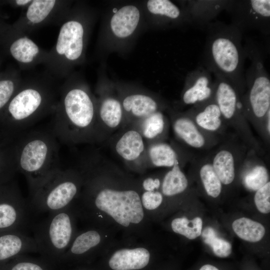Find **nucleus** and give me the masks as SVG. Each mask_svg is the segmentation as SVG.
Masks as SVG:
<instances>
[{"label": "nucleus", "mask_w": 270, "mask_h": 270, "mask_svg": "<svg viewBox=\"0 0 270 270\" xmlns=\"http://www.w3.org/2000/svg\"><path fill=\"white\" fill-rule=\"evenodd\" d=\"M56 0H34L28 6L26 17L33 23H39L44 20L54 7Z\"/></svg>", "instance_id": "35"}, {"label": "nucleus", "mask_w": 270, "mask_h": 270, "mask_svg": "<svg viewBox=\"0 0 270 270\" xmlns=\"http://www.w3.org/2000/svg\"><path fill=\"white\" fill-rule=\"evenodd\" d=\"M164 197L160 190L152 192H142L140 200L142 208L148 216L150 212L158 208L162 204Z\"/></svg>", "instance_id": "36"}, {"label": "nucleus", "mask_w": 270, "mask_h": 270, "mask_svg": "<svg viewBox=\"0 0 270 270\" xmlns=\"http://www.w3.org/2000/svg\"><path fill=\"white\" fill-rule=\"evenodd\" d=\"M84 30L81 22L70 20L62 26L58 36L56 50L70 60H78L84 49Z\"/></svg>", "instance_id": "25"}, {"label": "nucleus", "mask_w": 270, "mask_h": 270, "mask_svg": "<svg viewBox=\"0 0 270 270\" xmlns=\"http://www.w3.org/2000/svg\"><path fill=\"white\" fill-rule=\"evenodd\" d=\"M212 74L202 65L190 72L186 78L180 104L193 106L212 98L214 90Z\"/></svg>", "instance_id": "21"}, {"label": "nucleus", "mask_w": 270, "mask_h": 270, "mask_svg": "<svg viewBox=\"0 0 270 270\" xmlns=\"http://www.w3.org/2000/svg\"><path fill=\"white\" fill-rule=\"evenodd\" d=\"M146 144L148 167L171 168L176 164L182 167L196 155L179 144L162 141Z\"/></svg>", "instance_id": "22"}, {"label": "nucleus", "mask_w": 270, "mask_h": 270, "mask_svg": "<svg viewBox=\"0 0 270 270\" xmlns=\"http://www.w3.org/2000/svg\"><path fill=\"white\" fill-rule=\"evenodd\" d=\"M270 182L256 191L254 196L255 205L258 211L262 214L270 212Z\"/></svg>", "instance_id": "37"}, {"label": "nucleus", "mask_w": 270, "mask_h": 270, "mask_svg": "<svg viewBox=\"0 0 270 270\" xmlns=\"http://www.w3.org/2000/svg\"><path fill=\"white\" fill-rule=\"evenodd\" d=\"M232 228L240 238L250 242L260 241L265 234V228L261 224L246 218L236 220Z\"/></svg>", "instance_id": "31"}, {"label": "nucleus", "mask_w": 270, "mask_h": 270, "mask_svg": "<svg viewBox=\"0 0 270 270\" xmlns=\"http://www.w3.org/2000/svg\"><path fill=\"white\" fill-rule=\"evenodd\" d=\"M96 100V116L100 142L125 125L124 114L115 84L106 78Z\"/></svg>", "instance_id": "17"}, {"label": "nucleus", "mask_w": 270, "mask_h": 270, "mask_svg": "<svg viewBox=\"0 0 270 270\" xmlns=\"http://www.w3.org/2000/svg\"><path fill=\"white\" fill-rule=\"evenodd\" d=\"M38 90L27 88L12 98L8 106L10 124L14 131L22 132L39 118L44 98Z\"/></svg>", "instance_id": "18"}, {"label": "nucleus", "mask_w": 270, "mask_h": 270, "mask_svg": "<svg viewBox=\"0 0 270 270\" xmlns=\"http://www.w3.org/2000/svg\"><path fill=\"white\" fill-rule=\"evenodd\" d=\"M14 90L13 82L10 80L0 81V110L9 101Z\"/></svg>", "instance_id": "38"}, {"label": "nucleus", "mask_w": 270, "mask_h": 270, "mask_svg": "<svg viewBox=\"0 0 270 270\" xmlns=\"http://www.w3.org/2000/svg\"><path fill=\"white\" fill-rule=\"evenodd\" d=\"M80 194L72 205L88 226L118 230L126 238L147 236L148 216L140 200L139 180L98 153L83 158Z\"/></svg>", "instance_id": "1"}, {"label": "nucleus", "mask_w": 270, "mask_h": 270, "mask_svg": "<svg viewBox=\"0 0 270 270\" xmlns=\"http://www.w3.org/2000/svg\"><path fill=\"white\" fill-rule=\"evenodd\" d=\"M58 139L52 130L20 132L14 144L17 170L25 176L30 196L61 168Z\"/></svg>", "instance_id": "3"}, {"label": "nucleus", "mask_w": 270, "mask_h": 270, "mask_svg": "<svg viewBox=\"0 0 270 270\" xmlns=\"http://www.w3.org/2000/svg\"><path fill=\"white\" fill-rule=\"evenodd\" d=\"M10 52L17 60L28 63L32 61L38 53L37 45L27 38H20L14 41L10 46Z\"/></svg>", "instance_id": "33"}, {"label": "nucleus", "mask_w": 270, "mask_h": 270, "mask_svg": "<svg viewBox=\"0 0 270 270\" xmlns=\"http://www.w3.org/2000/svg\"><path fill=\"white\" fill-rule=\"evenodd\" d=\"M244 48L250 65L244 72L246 90L241 98L242 110L250 124L261 137L266 114L270 110V78L260 47L247 38Z\"/></svg>", "instance_id": "5"}, {"label": "nucleus", "mask_w": 270, "mask_h": 270, "mask_svg": "<svg viewBox=\"0 0 270 270\" xmlns=\"http://www.w3.org/2000/svg\"><path fill=\"white\" fill-rule=\"evenodd\" d=\"M112 230L92 226L78 230L62 259L79 262L100 256L114 242L111 238Z\"/></svg>", "instance_id": "16"}, {"label": "nucleus", "mask_w": 270, "mask_h": 270, "mask_svg": "<svg viewBox=\"0 0 270 270\" xmlns=\"http://www.w3.org/2000/svg\"><path fill=\"white\" fill-rule=\"evenodd\" d=\"M115 86L124 112V128L134 126L156 112H166L170 107L165 100L149 90L118 82Z\"/></svg>", "instance_id": "11"}, {"label": "nucleus", "mask_w": 270, "mask_h": 270, "mask_svg": "<svg viewBox=\"0 0 270 270\" xmlns=\"http://www.w3.org/2000/svg\"><path fill=\"white\" fill-rule=\"evenodd\" d=\"M31 212L16 184L9 182L0 185V232H26Z\"/></svg>", "instance_id": "13"}, {"label": "nucleus", "mask_w": 270, "mask_h": 270, "mask_svg": "<svg viewBox=\"0 0 270 270\" xmlns=\"http://www.w3.org/2000/svg\"><path fill=\"white\" fill-rule=\"evenodd\" d=\"M166 112L176 138L180 144L190 150H210L224 140L202 130L186 111L170 106Z\"/></svg>", "instance_id": "14"}, {"label": "nucleus", "mask_w": 270, "mask_h": 270, "mask_svg": "<svg viewBox=\"0 0 270 270\" xmlns=\"http://www.w3.org/2000/svg\"><path fill=\"white\" fill-rule=\"evenodd\" d=\"M133 238L114 242L100 256L97 270H152L154 254L148 242H136Z\"/></svg>", "instance_id": "10"}, {"label": "nucleus", "mask_w": 270, "mask_h": 270, "mask_svg": "<svg viewBox=\"0 0 270 270\" xmlns=\"http://www.w3.org/2000/svg\"><path fill=\"white\" fill-rule=\"evenodd\" d=\"M201 64L212 74L228 80L241 98L246 90L244 66L246 55L242 33L232 24L212 22L207 27Z\"/></svg>", "instance_id": "2"}, {"label": "nucleus", "mask_w": 270, "mask_h": 270, "mask_svg": "<svg viewBox=\"0 0 270 270\" xmlns=\"http://www.w3.org/2000/svg\"><path fill=\"white\" fill-rule=\"evenodd\" d=\"M148 24L156 29L188 25L182 8L170 0H148L142 6Z\"/></svg>", "instance_id": "20"}, {"label": "nucleus", "mask_w": 270, "mask_h": 270, "mask_svg": "<svg viewBox=\"0 0 270 270\" xmlns=\"http://www.w3.org/2000/svg\"><path fill=\"white\" fill-rule=\"evenodd\" d=\"M170 126V120L164 114V111H158L132 127L138 130L146 144H148L164 141L168 135Z\"/></svg>", "instance_id": "28"}, {"label": "nucleus", "mask_w": 270, "mask_h": 270, "mask_svg": "<svg viewBox=\"0 0 270 270\" xmlns=\"http://www.w3.org/2000/svg\"><path fill=\"white\" fill-rule=\"evenodd\" d=\"M142 6L128 2L112 8L106 16V52L123 51L139 34L145 22Z\"/></svg>", "instance_id": "9"}, {"label": "nucleus", "mask_w": 270, "mask_h": 270, "mask_svg": "<svg viewBox=\"0 0 270 270\" xmlns=\"http://www.w3.org/2000/svg\"><path fill=\"white\" fill-rule=\"evenodd\" d=\"M214 76V98L229 128L248 149L254 150L260 156L263 148L252 132L250 124L244 115L241 96L236 88L224 76L216 74Z\"/></svg>", "instance_id": "8"}, {"label": "nucleus", "mask_w": 270, "mask_h": 270, "mask_svg": "<svg viewBox=\"0 0 270 270\" xmlns=\"http://www.w3.org/2000/svg\"><path fill=\"white\" fill-rule=\"evenodd\" d=\"M83 178L78 168H60L54 172L30 196L28 200L32 212L51 213L72 206L78 198Z\"/></svg>", "instance_id": "6"}, {"label": "nucleus", "mask_w": 270, "mask_h": 270, "mask_svg": "<svg viewBox=\"0 0 270 270\" xmlns=\"http://www.w3.org/2000/svg\"><path fill=\"white\" fill-rule=\"evenodd\" d=\"M225 10L230 16V24L242 33L254 30L270 34V0H228Z\"/></svg>", "instance_id": "12"}, {"label": "nucleus", "mask_w": 270, "mask_h": 270, "mask_svg": "<svg viewBox=\"0 0 270 270\" xmlns=\"http://www.w3.org/2000/svg\"><path fill=\"white\" fill-rule=\"evenodd\" d=\"M200 270H219L216 267L210 264H205L203 266Z\"/></svg>", "instance_id": "42"}, {"label": "nucleus", "mask_w": 270, "mask_h": 270, "mask_svg": "<svg viewBox=\"0 0 270 270\" xmlns=\"http://www.w3.org/2000/svg\"><path fill=\"white\" fill-rule=\"evenodd\" d=\"M58 140L68 144L100 142L96 100L85 89L66 92L52 130Z\"/></svg>", "instance_id": "4"}, {"label": "nucleus", "mask_w": 270, "mask_h": 270, "mask_svg": "<svg viewBox=\"0 0 270 270\" xmlns=\"http://www.w3.org/2000/svg\"><path fill=\"white\" fill-rule=\"evenodd\" d=\"M228 0H180V6L186 14L188 24L206 30L213 20L225 10Z\"/></svg>", "instance_id": "24"}, {"label": "nucleus", "mask_w": 270, "mask_h": 270, "mask_svg": "<svg viewBox=\"0 0 270 270\" xmlns=\"http://www.w3.org/2000/svg\"><path fill=\"white\" fill-rule=\"evenodd\" d=\"M209 152L212 167L222 184H232L240 169L248 148L236 136L223 140Z\"/></svg>", "instance_id": "15"}, {"label": "nucleus", "mask_w": 270, "mask_h": 270, "mask_svg": "<svg viewBox=\"0 0 270 270\" xmlns=\"http://www.w3.org/2000/svg\"><path fill=\"white\" fill-rule=\"evenodd\" d=\"M194 122L204 130L224 139L234 136L228 132L226 124L214 97L192 106L186 110Z\"/></svg>", "instance_id": "23"}, {"label": "nucleus", "mask_w": 270, "mask_h": 270, "mask_svg": "<svg viewBox=\"0 0 270 270\" xmlns=\"http://www.w3.org/2000/svg\"><path fill=\"white\" fill-rule=\"evenodd\" d=\"M31 252H38L33 236L18 230L0 232V262Z\"/></svg>", "instance_id": "26"}, {"label": "nucleus", "mask_w": 270, "mask_h": 270, "mask_svg": "<svg viewBox=\"0 0 270 270\" xmlns=\"http://www.w3.org/2000/svg\"><path fill=\"white\" fill-rule=\"evenodd\" d=\"M16 170L15 163L0 164V185L10 182Z\"/></svg>", "instance_id": "41"}, {"label": "nucleus", "mask_w": 270, "mask_h": 270, "mask_svg": "<svg viewBox=\"0 0 270 270\" xmlns=\"http://www.w3.org/2000/svg\"><path fill=\"white\" fill-rule=\"evenodd\" d=\"M16 2L18 5L22 6L28 4L31 1L30 0H17Z\"/></svg>", "instance_id": "43"}, {"label": "nucleus", "mask_w": 270, "mask_h": 270, "mask_svg": "<svg viewBox=\"0 0 270 270\" xmlns=\"http://www.w3.org/2000/svg\"><path fill=\"white\" fill-rule=\"evenodd\" d=\"M10 270H46L40 263L31 260L20 259L14 263Z\"/></svg>", "instance_id": "39"}, {"label": "nucleus", "mask_w": 270, "mask_h": 270, "mask_svg": "<svg viewBox=\"0 0 270 270\" xmlns=\"http://www.w3.org/2000/svg\"><path fill=\"white\" fill-rule=\"evenodd\" d=\"M202 237L205 244L212 248L216 256L226 258L231 254V244L227 240L218 237L212 228H206L202 232Z\"/></svg>", "instance_id": "34"}, {"label": "nucleus", "mask_w": 270, "mask_h": 270, "mask_svg": "<svg viewBox=\"0 0 270 270\" xmlns=\"http://www.w3.org/2000/svg\"><path fill=\"white\" fill-rule=\"evenodd\" d=\"M142 192L160 190L162 180L154 176H148L139 180Z\"/></svg>", "instance_id": "40"}, {"label": "nucleus", "mask_w": 270, "mask_h": 270, "mask_svg": "<svg viewBox=\"0 0 270 270\" xmlns=\"http://www.w3.org/2000/svg\"><path fill=\"white\" fill-rule=\"evenodd\" d=\"M188 184V178L182 171V167L176 164L164 174L160 191L164 198H172L185 192Z\"/></svg>", "instance_id": "30"}, {"label": "nucleus", "mask_w": 270, "mask_h": 270, "mask_svg": "<svg viewBox=\"0 0 270 270\" xmlns=\"http://www.w3.org/2000/svg\"><path fill=\"white\" fill-rule=\"evenodd\" d=\"M78 219L72 206L48 214L34 228L38 252L50 259H62L78 230Z\"/></svg>", "instance_id": "7"}, {"label": "nucleus", "mask_w": 270, "mask_h": 270, "mask_svg": "<svg viewBox=\"0 0 270 270\" xmlns=\"http://www.w3.org/2000/svg\"><path fill=\"white\" fill-rule=\"evenodd\" d=\"M240 172L243 185L250 191L256 192L269 182L264 162L252 150L248 149Z\"/></svg>", "instance_id": "27"}, {"label": "nucleus", "mask_w": 270, "mask_h": 270, "mask_svg": "<svg viewBox=\"0 0 270 270\" xmlns=\"http://www.w3.org/2000/svg\"><path fill=\"white\" fill-rule=\"evenodd\" d=\"M190 164L197 170L207 195L212 198L218 197L222 192V184L212 167L209 154L202 156L195 155Z\"/></svg>", "instance_id": "29"}, {"label": "nucleus", "mask_w": 270, "mask_h": 270, "mask_svg": "<svg viewBox=\"0 0 270 270\" xmlns=\"http://www.w3.org/2000/svg\"><path fill=\"white\" fill-rule=\"evenodd\" d=\"M202 221L200 218L196 217L190 220L185 216L176 218L171 222L174 232L182 235L190 240H194L202 233Z\"/></svg>", "instance_id": "32"}, {"label": "nucleus", "mask_w": 270, "mask_h": 270, "mask_svg": "<svg viewBox=\"0 0 270 270\" xmlns=\"http://www.w3.org/2000/svg\"><path fill=\"white\" fill-rule=\"evenodd\" d=\"M116 138L114 150L128 168L138 172L148 168L147 144L138 130L126 127Z\"/></svg>", "instance_id": "19"}, {"label": "nucleus", "mask_w": 270, "mask_h": 270, "mask_svg": "<svg viewBox=\"0 0 270 270\" xmlns=\"http://www.w3.org/2000/svg\"><path fill=\"white\" fill-rule=\"evenodd\" d=\"M79 270H86V269H82H82Z\"/></svg>", "instance_id": "44"}]
</instances>
